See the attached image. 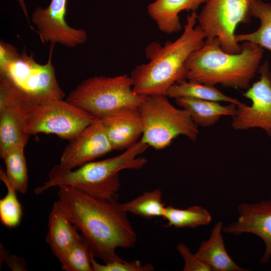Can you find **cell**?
<instances>
[{
  "mask_svg": "<svg viewBox=\"0 0 271 271\" xmlns=\"http://www.w3.org/2000/svg\"><path fill=\"white\" fill-rule=\"evenodd\" d=\"M58 187L56 202L81 232L95 257L104 263L118 260L121 258L116 253L117 248L135 245L136 232L117 200L100 199L69 185Z\"/></svg>",
  "mask_w": 271,
  "mask_h": 271,
  "instance_id": "1",
  "label": "cell"
},
{
  "mask_svg": "<svg viewBox=\"0 0 271 271\" xmlns=\"http://www.w3.org/2000/svg\"><path fill=\"white\" fill-rule=\"evenodd\" d=\"M197 14L187 18L182 34L174 41L162 46L153 43L146 48L147 63L135 67L131 72L132 89L144 96L165 95L169 88L186 79V62L191 54L202 47L206 38L201 27L196 25Z\"/></svg>",
  "mask_w": 271,
  "mask_h": 271,
  "instance_id": "2",
  "label": "cell"
},
{
  "mask_svg": "<svg viewBox=\"0 0 271 271\" xmlns=\"http://www.w3.org/2000/svg\"><path fill=\"white\" fill-rule=\"evenodd\" d=\"M241 46L240 53H229L222 49L218 38H207L186 62L187 80L211 86L248 89L260 66L263 49L250 42H244Z\"/></svg>",
  "mask_w": 271,
  "mask_h": 271,
  "instance_id": "3",
  "label": "cell"
},
{
  "mask_svg": "<svg viewBox=\"0 0 271 271\" xmlns=\"http://www.w3.org/2000/svg\"><path fill=\"white\" fill-rule=\"evenodd\" d=\"M149 147L140 140L116 156L89 162L75 170L64 169L56 165L50 170L48 181L37 187L34 192L39 195L53 187L66 185L100 199L117 200L120 188L119 172L142 168L147 160L138 156Z\"/></svg>",
  "mask_w": 271,
  "mask_h": 271,
  "instance_id": "4",
  "label": "cell"
},
{
  "mask_svg": "<svg viewBox=\"0 0 271 271\" xmlns=\"http://www.w3.org/2000/svg\"><path fill=\"white\" fill-rule=\"evenodd\" d=\"M54 47L51 44L47 63L40 64L25 48L19 53L13 45L1 41L0 84L9 89L24 108L65 97L52 62Z\"/></svg>",
  "mask_w": 271,
  "mask_h": 271,
  "instance_id": "5",
  "label": "cell"
},
{
  "mask_svg": "<svg viewBox=\"0 0 271 271\" xmlns=\"http://www.w3.org/2000/svg\"><path fill=\"white\" fill-rule=\"evenodd\" d=\"M146 96L136 93L130 76H94L83 80L68 94L66 100L101 119L138 109Z\"/></svg>",
  "mask_w": 271,
  "mask_h": 271,
  "instance_id": "6",
  "label": "cell"
},
{
  "mask_svg": "<svg viewBox=\"0 0 271 271\" xmlns=\"http://www.w3.org/2000/svg\"><path fill=\"white\" fill-rule=\"evenodd\" d=\"M143 126L141 140L156 150L165 149L179 136L192 141L199 130L189 112L173 105L165 95L146 96L138 107Z\"/></svg>",
  "mask_w": 271,
  "mask_h": 271,
  "instance_id": "7",
  "label": "cell"
},
{
  "mask_svg": "<svg viewBox=\"0 0 271 271\" xmlns=\"http://www.w3.org/2000/svg\"><path fill=\"white\" fill-rule=\"evenodd\" d=\"M24 109L25 130L30 136L52 133L69 141L96 119L63 99L48 100Z\"/></svg>",
  "mask_w": 271,
  "mask_h": 271,
  "instance_id": "8",
  "label": "cell"
},
{
  "mask_svg": "<svg viewBox=\"0 0 271 271\" xmlns=\"http://www.w3.org/2000/svg\"><path fill=\"white\" fill-rule=\"evenodd\" d=\"M255 1L207 0L197 15V22L206 39L218 38L227 53H240L241 46L235 40V31L239 24L249 23Z\"/></svg>",
  "mask_w": 271,
  "mask_h": 271,
  "instance_id": "9",
  "label": "cell"
},
{
  "mask_svg": "<svg viewBox=\"0 0 271 271\" xmlns=\"http://www.w3.org/2000/svg\"><path fill=\"white\" fill-rule=\"evenodd\" d=\"M258 72L259 80L243 94L252 104L236 105L232 126L236 130L261 128L271 138V71L267 61L259 66Z\"/></svg>",
  "mask_w": 271,
  "mask_h": 271,
  "instance_id": "10",
  "label": "cell"
},
{
  "mask_svg": "<svg viewBox=\"0 0 271 271\" xmlns=\"http://www.w3.org/2000/svg\"><path fill=\"white\" fill-rule=\"evenodd\" d=\"M67 2V0H51L46 8L38 6L33 11L31 21L42 43L74 48L86 42V31L72 28L65 21Z\"/></svg>",
  "mask_w": 271,
  "mask_h": 271,
  "instance_id": "11",
  "label": "cell"
},
{
  "mask_svg": "<svg viewBox=\"0 0 271 271\" xmlns=\"http://www.w3.org/2000/svg\"><path fill=\"white\" fill-rule=\"evenodd\" d=\"M112 150L100 119L96 118L69 141L62 152L59 165L64 169L72 170L93 161Z\"/></svg>",
  "mask_w": 271,
  "mask_h": 271,
  "instance_id": "12",
  "label": "cell"
},
{
  "mask_svg": "<svg viewBox=\"0 0 271 271\" xmlns=\"http://www.w3.org/2000/svg\"><path fill=\"white\" fill-rule=\"evenodd\" d=\"M236 221L222 228L226 233H251L260 238L265 249L260 262L266 263L271 257V198L256 203H242L238 207Z\"/></svg>",
  "mask_w": 271,
  "mask_h": 271,
  "instance_id": "13",
  "label": "cell"
},
{
  "mask_svg": "<svg viewBox=\"0 0 271 271\" xmlns=\"http://www.w3.org/2000/svg\"><path fill=\"white\" fill-rule=\"evenodd\" d=\"M25 115L17 97L0 85V156L13 147L27 145L30 136L25 130Z\"/></svg>",
  "mask_w": 271,
  "mask_h": 271,
  "instance_id": "14",
  "label": "cell"
},
{
  "mask_svg": "<svg viewBox=\"0 0 271 271\" xmlns=\"http://www.w3.org/2000/svg\"><path fill=\"white\" fill-rule=\"evenodd\" d=\"M99 119L113 150H126L142 136L143 123L138 109L118 112Z\"/></svg>",
  "mask_w": 271,
  "mask_h": 271,
  "instance_id": "15",
  "label": "cell"
},
{
  "mask_svg": "<svg viewBox=\"0 0 271 271\" xmlns=\"http://www.w3.org/2000/svg\"><path fill=\"white\" fill-rule=\"evenodd\" d=\"M207 0H156L150 4L147 12L162 32L171 34L182 29L179 14L183 11L196 12Z\"/></svg>",
  "mask_w": 271,
  "mask_h": 271,
  "instance_id": "16",
  "label": "cell"
},
{
  "mask_svg": "<svg viewBox=\"0 0 271 271\" xmlns=\"http://www.w3.org/2000/svg\"><path fill=\"white\" fill-rule=\"evenodd\" d=\"M46 241L57 257L70 246L83 239L67 215L55 202L50 212Z\"/></svg>",
  "mask_w": 271,
  "mask_h": 271,
  "instance_id": "17",
  "label": "cell"
},
{
  "mask_svg": "<svg viewBox=\"0 0 271 271\" xmlns=\"http://www.w3.org/2000/svg\"><path fill=\"white\" fill-rule=\"evenodd\" d=\"M222 223L217 222L212 229L209 238L200 244L196 255L215 271H247L237 265L225 247Z\"/></svg>",
  "mask_w": 271,
  "mask_h": 271,
  "instance_id": "18",
  "label": "cell"
},
{
  "mask_svg": "<svg viewBox=\"0 0 271 271\" xmlns=\"http://www.w3.org/2000/svg\"><path fill=\"white\" fill-rule=\"evenodd\" d=\"M175 102L189 112L197 126L202 127L213 125L222 116L232 117L236 109V105L234 103L222 105L219 102L191 97L178 98L175 99Z\"/></svg>",
  "mask_w": 271,
  "mask_h": 271,
  "instance_id": "19",
  "label": "cell"
},
{
  "mask_svg": "<svg viewBox=\"0 0 271 271\" xmlns=\"http://www.w3.org/2000/svg\"><path fill=\"white\" fill-rule=\"evenodd\" d=\"M166 96L175 99L180 97H191L213 101H223L241 105L244 103L237 99L227 96L211 86L199 82L187 81L176 83L167 90Z\"/></svg>",
  "mask_w": 271,
  "mask_h": 271,
  "instance_id": "20",
  "label": "cell"
},
{
  "mask_svg": "<svg viewBox=\"0 0 271 271\" xmlns=\"http://www.w3.org/2000/svg\"><path fill=\"white\" fill-rule=\"evenodd\" d=\"M251 15L259 20V28L250 33L235 34V40L238 43L252 42L271 52V3L255 0L251 7Z\"/></svg>",
  "mask_w": 271,
  "mask_h": 271,
  "instance_id": "21",
  "label": "cell"
},
{
  "mask_svg": "<svg viewBox=\"0 0 271 271\" xmlns=\"http://www.w3.org/2000/svg\"><path fill=\"white\" fill-rule=\"evenodd\" d=\"M162 217L168 221L166 227L196 228L207 225L211 221L209 212L200 206L179 209L171 205L166 206Z\"/></svg>",
  "mask_w": 271,
  "mask_h": 271,
  "instance_id": "22",
  "label": "cell"
},
{
  "mask_svg": "<svg viewBox=\"0 0 271 271\" xmlns=\"http://www.w3.org/2000/svg\"><path fill=\"white\" fill-rule=\"evenodd\" d=\"M24 148L20 146L14 147L0 156L5 162L7 177L17 192L21 194L27 192L29 182Z\"/></svg>",
  "mask_w": 271,
  "mask_h": 271,
  "instance_id": "23",
  "label": "cell"
},
{
  "mask_svg": "<svg viewBox=\"0 0 271 271\" xmlns=\"http://www.w3.org/2000/svg\"><path fill=\"white\" fill-rule=\"evenodd\" d=\"M121 204L126 213L146 219L162 217L166 208L162 201V192L160 189L144 192L133 199Z\"/></svg>",
  "mask_w": 271,
  "mask_h": 271,
  "instance_id": "24",
  "label": "cell"
},
{
  "mask_svg": "<svg viewBox=\"0 0 271 271\" xmlns=\"http://www.w3.org/2000/svg\"><path fill=\"white\" fill-rule=\"evenodd\" d=\"M0 179L7 189V194L0 200V220L7 227H15L20 224L23 216L22 206L17 197V191L2 167Z\"/></svg>",
  "mask_w": 271,
  "mask_h": 271,
  "instance_id": "25",
  "label": "cell"
},
{
  "mask_svg": "<svg viewBox=\"0 0 271 271\" xmlns=\"http://www.w3.org/2000/svg\"><path fill=\"white\" fill-rule=\"evenodd\" d=\"M57 258L66 271H93L91 251L83 239L73 244Z\"/></svg>",
  "mask_w": 271,
  "mask_h": 271,
  "instance_id": "26",
  "label": "cell"
},
{
  "mask_svg": "<svg viewBox=\"0 0 271 271\" xmlns=\"http://www.w3.org/2000/svg\"><path fill=\"white\" fill-rule=\"evenodd\" d=\"M91 251V250H90ZM91 251V264L93 271H152L154 267L147 263L142 264L138 260L130 261L120 259L118 260L101 264L97 262Z\"/></svg>",
  "mask_w": 271,
  "mask_h": 271,
  "instance_id": "27",
  "label": "cell"
},
{
  "mask_svg": "<svg viewBox=\"0 0 271 271\" xmlns=\"http://www.w3.org/2000/svg\"><path fill=\"white\" fill-rule=\"evenodd\" d=\"M177 249L184 261V271H211V267L202 260L196 253L191 252L189 247L183 243H179Z\"/></svg>",
  "mask_w": 271,
  "mask_h": 271,
  "instance_id": "28",
  "label": "cell"
},
{
  "mask_svg": "<svg viewBox=\"0 0 271 271\" xmlns=\"http://www.w3.org/2000/svg\"><path fill=\"white\" fill-rule=\"evenodd\" d=\"M17 1L22 10L23 14H24L25 16L26 17L27 21L29 23L28 13L27 11V6L25 4V0H17Z\"/></svg>",
  "mask_w": 271,
  "mask_h": 271,
  "instance_id": "29",
  "label": "cell"
}]
</instances>
